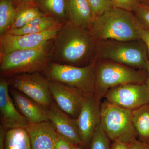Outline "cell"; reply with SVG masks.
<instances>
[{
    "instance_id": "1",
    "label": "cell",
    "mask_w": 149,
    "mask_h": 149,
    "mask_svg": "<svg viewBox=\"0 0 149 149\" xmlns=\"http://www.w3.org/2000/svg\"><path fill=\"white\" fill-rule=\"evenodd\" d=\"M97 42L90 29L67 22L54 39L52 59L62 64L88 65L95 59Z\"/></svg>"
},
{
    "instance_id": "2",
    "label": "cell",
    "mask_w": 149,
    "mask_h": 149,
    "mask_svg": "<svg viewBox=\"0 0 149 149\" xmlns=\"http://www.w3.org/2000/svg\"><path fill=\"white\" fill-rule=\"evenodd\" d=\"M143 26L132 12L113 8L95 18L91 31L97 41L141 40Z\"/></svg>"
},
{
    "instance_id": "3",
    "label": "cell",
    "mask_w": 149,
    "mask_h": 149,
    "mask_svg": "<svg viewBox=\"0 0 149 149\" xmlns=\"http://www.w3.org/2000/svg\"><path fill=\"white\" fill-rule=\"evenodd\" d=\"M94 60L107 61L141 70H146L149 61L148 49L141 40L97 41Z\"/></svg>"
},
{
    "instance_id": "4",
    "label": "cell",
    "mask_w": 149,
    "mask_h": 149,
    "mask_svg": "<svg viewBox=\"0 0 149 149\" xmlns=\"http://www.w3.org/2000/svg\"><path fill=\"white\" fill-rule=\"evenodd\" d=\"M53 40L34 49L14 51L1 57V77L43 71L52 59Z\"/></svg>"
},
{
    "instance_id": "5",
    "label": "cell",
    "mask_w": 149,
    "mask_h": 149,
    "mask_svg": "<svg viewBox=\"0 0 149 149\" xmlns=\"http://www.w3.org/2000/svg\"><path fill=\"white\" fill-rule=\"evenodd\" d=\"M95 61L94 95L99 100L110 89L129 83L147 82L148 75L143 70H136L124 65L107 61Z\"/></svg>"
},
{
    "instance_id": "6",
    "label": "cell",
    "mask_w": 149,
    "mask_h": 149,
    "mask_svg": "<svg viewBox=\"0 0 149 149\" xmlns=\"http://www.w3.org/2000/svg\"><path fill=\"white\" fill-rule=\"evenodd\" d=\"M133 110L109 102L100 107V125L110 140L129 143L136 139L137 132L133 123Z\"/></svg>"
},
{
    "instance_id": "7",
    "label": "cell",
    "mask_w": 149,
    "mask_h": 149,
    "mask_svg": "<svg viewBox=\"0 0 149 149\" xmlns=\"http://www.w3.org/2000/svg\"><path fill=\"white\" fill-rule=\"evenodd\" d=\"M95 61L84 66L50 63L43 70L48 80L76 88L86 95L94 94Z\"/></svg>"
},
{
    "instance_id": "8",
    "label": "cell",
    "mask_w": 149,
    "mask_h": 149,
    "mask_svg": "<svg viewBox=\"0 0 149 149\" xmlns=\"http://www.w3.org/2000/svg\"><path fill=\"white\" fill-rule=\"evenodd\" d=\"M9 87L23 93L48 109L54 101L49 80L39 72L24 73L8 77Z\"/></svg>"
},
{
    "instance_id": "9",
    "label": "cell",
    "mask_w": 149,
    "mask_h": 149,
    "mask_svg": "<svg viewBox=\"0 0 149 149\" xmlns=\"http://www.w3.org/2000/svg\"><path fill=\"white\" fill-rule=\"evenodd\" d=\"M105 96L107 101L133 110L149 104V85L147 83L123 84L110 89Z\"/></svg>"
},
{
    "instance_id": "10",
    "label": "cell",
    "mask_w": 149,
    "mask_h": 149,
    "mask_svg": "<svg viewBox=\"0 0 149 149\" xmlns=\"http://www.w3.org/2000/svg\"><path fill=\"white\" fill-rule=\"evenodd\" d=\"M63 24L35 34L15 35L5 33L1 35V57L14 51L34 49L44 45L54 40Z\"/></svg>"
},
{
    "instance_id": "11",
    "label": "cell",
    "mask_w": 149,
    "mask_h": 149,
    "mask_svg": "<svg viewBox=\"0 0 149 149\" xmlns=\"http://www.w3.org/2000/svg\"><path fill=\"white\" fill-rule=\"evenodd\" d=\"M51 95L59 107L70 117L77 119L82 109L85 95L76 88L49 80Z\"/></svg>"
},
{
    "instance_id": "12",
    "label": "cell",
    "mask_w": 149,
    "mask_h": 149,
    "mask_svg": "<svg viewBox=\"0 0 149 149\" xmlns=\"http://www.w3.org/2000/svg\"><path fill=\"white\" fill-rule=\"evenodd\" d=\"M100 101L94 94L85 96L82 109L76 119L80 138L84 146L90 143L95 130L100 123Z\"/></svg>"
},
{
    "instance_id": "13",
    "label": "cell",
    "mask_w": 149,
    "mask_h": 149,
    "mask_svg": "<svg viewBox=\"0 0 149 149\" xmlns=\"http://www.w3.org/2000/svg\"><path fill=\"white\" fill-rule=\"evenodd\" d=\"M0 117L1 125L7 130L25 128L29 122L19 111L9 92L8 78L0 80Z\"/></svg>"
},
{
    "instance_id": "14",
    "label": "cell",
    "mask_w": 149,
    "mask_h": 149,
    "mask_svg": "<svg viewBox=\"0 0 149 149\" xmlns=\"http://www.w3.org/2000/svg\"><path fill=\"white\" fill-rule=\"evenodd\" d=\"M48 117L59 136L77 146H84L76 119L72 118L63 111L54 101L48 109Z\"/></svg>"
},
{
    "instance_id": "15",
    "label": "cell",
    "mask_w": 149,
    "mask_h": 149,
    "mask_svg": "<svg viewBox=\"0 0 149 149\" xmlns=\"http://www.w3.org/2000/svg\"><path fill=\"white\" fill-rule=\"evenodd\" d=\"M9 92L19 111L29 123L48 121V109L23 93L9 87Z\"/></svg>"
},
{
    "instance_id": "16",
    "label": "cell",
    "mask_w": 149,
    "mask_h": 149,
    "mask_svg": "<svg viewBox=\"0 0 149 149\" xmlns=\"http://www.w3.org/2000/svg\"><path fill=\"white\" fill-rule=\"evenodd\" d=\"M24 128L29 134L32 149H55L59 135L49 120L29 123Z\"/></svg>"
},
{
    "instance_id": "17",
    "label": "cell",
    "mask_w": 149,
    "mask_h": 149,
    "mask_svg": "<svg viewBox=\"0 0 149 149\" xmlns=\"http://www.w3.org/2000/svg\"><path fill=\"white\" fill-rule=\"evenodd\" d=\"M66 8L68 22L91 30L95 18L87 0H66Z\"/></svg>"
},
{
    "instance_id": "18",
    "label": "cell",
    "mask_w": 149,
    "mask_h": 149,
    "mask_svg": "<svg viewBox=\"0 0 149 149\" xmlns=\"http://www.w3.org/2000/svg\"><path fill=\"white\" fill-rule=\"evenodd\" d=\"M34 3L47 16L62 23L67 22L66 0H35Z\"/></svg>"
},
{
    "instance_id": "19",
    "label": "cell",
    "mask_w": 149,
    "mask_h": 149,
    "mask_svg": "<svg viewBox=\"0 0 149 149\" xmlns=\"http://www.w3.org/2000/svg\"><path fill=\"white\" fill-rule=\"evenodd\" d=\"M5 149H32L29 134L24 128L7 130Z\"/></svg>"
},
{
    "instance_id": "20",
    "label": "cell",
    "mask_w": 149,
    "mask_h": 149,
    "mask_svg": "<svg viewBox=\"0 0 149 149\" xmlns=\"http://www.w3.org/2000/svg\"><path fill=\"white\" fill-rule=\"evenodd\" d=\"M16 16L9 30L22 28L34 18L46 15L39 9L34 3L16 6Z\"/></svg>"
},
{
    "instance_id": "21",
    "label": "cell",
    "mask_w": 149,
    "mask_h": 149,
    "mask_svg": "<svg viewBox=\"0 0 149 149\" xmlns=\"http://www.w3.org/2000/svg\"><path fill=\"white\" fill-rule=\"evenodd\" d=\"M133 123L137 135L144 141L149 140V104L133 110Z\"/></svg>"
},
{
    "instance_id": "22",
    "label": "cell",
    "mask_w": 149,
    "mask_h": 149,
    "mask_svg": "<svg viewBox=\"0 0 149 149\" xmlns=\"http://www.w3.org/2000/svg\"><path fill=\"white\" fill-rule=\"evenodd\" d=\"M16 8L13 0L0 1V35L9 29L16 15Z\"/></svg>"
},
{
    "instance_id": "23",
    "label": "cell",
    "mask_w": 149,
    "mask_h": 149,
    "mask_svg": "<svg viewBox=\"0 0 149 149\" xmlns=\"http://www.w3.org/2000/svg\"><path fill=\"white\" fill-rule=\"evenodd\" d=\"M64 23H62L56 19L48 22L43 24L25 26L17 29H10L6 33L15 35H23L26 34H35L44 32Z\"/></svg>"
},
{
    "instance_id": "24",
    "label": "cell",
    "mask_w": 149,
    "mask_h": 149,
    "mask_svg": "<svg viewBox=\"0 0 149 149\" xmlns=\"http://www.w3.org/2000/svg\"><path fill=\"white\" fill-rule=\"evenodd\" d=\"M109 140L99 123L90 142L89 149H111Z\"/></svg>"
},
{
    "instance_id": "25",
    "label": "cell",
    "mask_w": 149,
    "mask_h": 149,
    "mask_svg": "<svg viewBox=\"0 0 149 149\" xmlns=\"http://www.w3.org/2000/svg\"><path fill=\"white\" fill-rule=\"evenodd\" d=\"M95 18L113 7L110 0H87Z\"/></svg>"
},
{
    "instance_id": "26",
    "label": "cell",
    "mask_w": 149,
    "mask_h": 149,
    "mask_svg": "<svg viewBox=\"0 0 149 149\" xmlns=\"http://www.w3.org/2000/svg\"><path fill=\"white\" fill-rule=\"evenodd\" d=\"M134 12L135 15L139 22L149 30V5L141 3Z\"/></svg>"
},
{
    "instance_id": "27",
    "label": "cell",
    "mask_w": 149,
    "mask_h": 149,
    "mask_svg": "<svg viewBox=\"0 0 149 149\" xmlns=\"http://www.w3.org/2000/svg\"><path fill=\"white\" fill-rule=\"evenodd\" d=\"M113 6L129 11H135L140 4V0H111Z\"/></svg>"
},
{
    "instance_id": "28",
    "label": "cell",
    "mask_w": 149,
    "mask_h": 149,
    "mask_svg": "<svg viewBox=\"0 0 149 149\" xmlns=\"http://www.w3.org/2000/svg\"><path fill=\"white\" fill-rule=\"evenodd\" d=\"M77 146L59 136L56 143L55 149H76Z\"/></svg>"
},
{
    "instance_id": "29",
    "label": "cell",
    "mask_w": 149,
    "mask_h": 149,
    "mask_svg": "<svg viewBox=\"0 0 149 149\" xmlns=\"http://www.w3.org/2000/svg\"><path fill=\"white\" fill-rule=\"evenodd\" d=\"M131 149H149V143L135 139L129 143Z\"/></svg>"
},
{
    "instance_id": "30",
    "label": "cell",
    "mask_w": 149,
    "mask_h": 149,
    "mask_svg": "<svg viewBox=\"0 0 149 149\" xmlns=\"http://www.w3.org/2000/svg\"><path fill=\"white\" fill-rule=\"evenodd\" d=\"M141 40L146 44L149 55V30L143 26L140 34Z\"/></svg>"
},
{
    "instance_id": "31",
    "label": "cell",
    "mask_w": 149,
    "mask_h": 149,
    "mask_svg": "<svg viewBox=\"0 0 149 149\" xmlns=\"http://www.w3.org/2000/svg\"><path fill=\"white\" fill-rule=\"evenodd\" d=\"M111 149H131L130 145L121 141H115Z\"/></svg>"
},
{
    "instance_id": "32",
    "label": "cell",
    "mask_w": 149,
    "mask_h": 149,
    "mask_svg": "<svg viewBox=\"0 0 149 149\" xmlns=\"http://www.w3.org/2000/svg\"><path fill=\"white\" fill-rule=\"evenodd\" d=\"M7 129L2 125H0V149H5V140Z\"/></svg>"
},
{
    "instance_id": "33",
    "label": "cell",
    "mask_w": 149,
    "mask_h": 149,
    "mask_svg": "<svg viewBox=\"0 0 149 149\" xmlns=\"http://www.w3.org/2000/svg\"><path fill=\"white\" fill-rule=\"evenodd\" d=\"M16 6L34 3L35 0H13Z\"/></svg>"
},
{
    "instance_id": "34",
    "label": "cell",
    "mask_w": 149,
    "mask_h": 149,
    "mask_svg": "<svg viewBox=\"0 0 149 149\" xmlns=\"http://www.w3.org/2000/svg\"><path fill=\"white\" fill-rule=\"evenodd\" d=\"M146 70L147 71H148V78H147L146 83H148L149 85V61L148 63V66H147Z\"/></svg>"
},
{
    "instance_id": "35",
    "label": "cell",
    "mask_w": 149,
    "mask_h": 149,
    "mask_svg": "<svg viewBox=\"0 0 149 149\" xmlns=\"http://www.w3.org/2000/svg\"><path fill=\"white\" fill-rule=\"evenodd\" d=\"M140 1H141V3L149 5V0H140Z\"/></svg>"
},
{
    "instance_id": "36",
    "label": "cell",
    "mask_w": 149,
    "mask_h": 149,
    "mask_svg": "<svg viewBox=\"0 0 149 149\" xmlns=\"http://www.w3.org/2000/svg\"><path fill=\"white\" fill-rule=\"evenodd\" d=\"M76 149H82V148H81V146H77L76 147Z\"/></svg>"
},
{
    "instance_id": "37",
    "label": "cell",
    "mask_w": 149,
    "mask_h": 149,
    "mask_svg": "<svg viewBox=\"0 0 149 149\" xmlns=\"http://www.w3.org/2000/svg\"><path fill=\"white\" fill-rule=\"evenodd\" d=\"M110 1H111V0H110Z\"/></svg>"
}]
</instances>
